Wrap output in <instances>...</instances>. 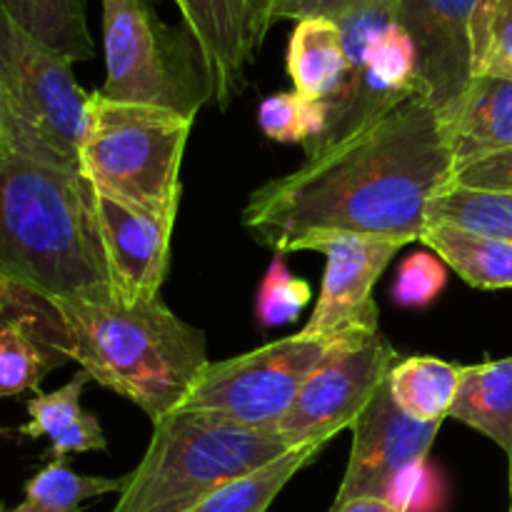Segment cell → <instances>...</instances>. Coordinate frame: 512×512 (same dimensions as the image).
<instances>
[{
	"label": "cell",
	"instance_id": "1",
	"mask_svg": "<svg viewBox=\"0 0 512 512\" xmlns=\"http://www.w3.org/2000/svg\"><path fill=\"white\" fill-rule=\"evenodd\" d=\"M455 165L438 110L413 95L298 170L253 190L243 225L278 255L308 250L325 235H360L408 245Z\"/></svg>",
	"mask_w": 512,
	"mask_h": 512
},
{
	"label": "cell",
	"instance_id": "2",
	"mask_svg": "<svg viewBox=\"0 0 512 512\" xmlns=\"http://www.w3.org/2000/svg\"><path fill=\"white\" fill-rule=\"evenodd\" d=\"M0 283L53 300L115 303L93 185L78 168L0 145Z\"/></svg>",
	"mask_w": 512,
	"mask_h": 512
},
{
	"label": "cell",
	"instance_id": "3",
	"mask_svg": "<svg viewBox=\"0 0 512 512\" xmlns=\"http://www.w3.org/2000/svg\"><path fill=\"white\" fill-rule=\"evenodd\" d=\"M68 328V355L90 380L138 405L160 423L208 368L203 330L180 320L160 295L138 303L58 300Z\"/></svg>",
	"mask_w": 512,
	"mask_h": 512
},
{
	"label": "cell",
	"instance_id": "4",
	"mask_svg": "<svg viewBox=\"0 0 512 512\" xmlns=\"http://www.w3.org/2000/svg\"><path fill=\"white\" fill-rule=\"evenodd\" d=\"M288 450L275 430L178 410L153 425L148 450L110 512H190L225 483Z\"/></svg>",
	"mask_w": 512,
	"mask_h": 512
},
{
	"label": "cell",
	"instance_id": "5",
	"mask_svg": "<svg viewBox=\"0 0 512 512\" xmlns=\"http://www.w3.org/2000/svg\"><path fill=\"white\" fill-rule=\"evenodd\" d=\"M193 118L88 93L78 170L95 190L178 215L180 165Z\"/></svg>",
	"mask_w": 512,
	"mask_h": 512
},
{
	"label": "cell",
	"instance_id": "6",
	"mask_svg": "<svg viewBox=\"0 0 512 512\" xmlns=\"http://www.w3.org/2000/svg\"><path fill=\"white\" fill-rule=\"evenodd\" d=\"M105 85L113 100L158 105L193 118L213 85L185 25L163 23L150 0H103Z\"/></svg>",
	"mask_w": 512,
	"mask_h": 512
},
{
	"label": "cell",
	"instance_id": "7",
	"mask_svg": "<svg viewBox=\"0 0 512 512\" xmlns=\"http://www.w3.org/2000/svg\"><path fill=\"white\" fill-rule=\"evenodd\" d=\"M343 30L348 73L338 95L328 103L323 135L305 155L323 153L343 143L420 93L418 55L408 30L398 20V0H365L338 20Z\"/></svg>",
	"mask_w": 512,
	"mask_h": 512
},
{
	"label": "cell",
	"instance_id": "8",
	"mask_svg": "<svg viewBox=\"0 0 512 512\" xmlns=\"http://www.w3.org/2000/svg\"><path fill=\"white\" fill-rule=\"evenodd\" d=\"M378 330L340 335H298L275 340L238 358L208 363L180 413H200L245 428L275 430L288 415L310 375L343 345Z\"/></svg>",
	"mask_w": 512,
	"mask_h": 512
},
{
	"label": "cell",
	"instance_id": "9",
	"mask_svg": "<svg viewBox=\"0 0 512 512\" xmlns=\"http://www.w3.org/2000/svg\"><path fill=\"white\" fill-rule=\"evenodd\" d=\"M0 90L30 153L45 163L78 168L88 93L73 65L25 33L0 3Z\"/></svg>",
	"mask_w": 512,
	"mask_h": 512
},
{
	"label": "cell",
	"instance_id": "10",
	"mask_svg": "<svg viewBox=\"0 0 512 512\" xmlns=\"http://www.w3.org/2000/svg\"><path fill=\"white\" fill-rule=\"evenodd\" d=\"M398 363V353L380 330L350 340L310 375L275 433L290 448L325 445L335 433L353 428Z\"/></svg>",
	"mask_w": 512,
	"mask_h": 512
},
{
	"label": "cell",
	"instance_id": "11",
	"mask_svg": "<svg viewBox=\"0 0 512 512\" xmlns=\"http://www.w3.org/2000/svg\"><path fill=\"white\" fill-rule=\"evenodd\" d=\"M440 423H418L395 405L388 380L353 425V448L335 505L355 498H385L398 480L428 460Z\"/></svg>",
	"mask_w": 512,
	"mask_h": 512
},
{
	"label": "cell",
	"instance_id": "12",
	"mask_svg": "<svg viewBox=\"0 0 512 512\" xmlns=\"http://www.w3.org/2000/svg\"><path fill=\"white\" fill-rule=\"evenodd\" d=\"M403 248L393 240L360 235H325L308 250L325 255V278L318 305L310 315L305 335H340L350 330H380L373 288L390 260Z\"/></svg>",
	"mask_w": 512,
	"mask_h": 512
},
{
	"label": "cell",
	"instance_id": "13",
	"mask_svg": "<svg viewBox=\"0 0 512 512\" xmlns=\"http://www.w3.org/2000/svg\"><path fill=\"white\" fill-rule=\"evenodd\" d=\"M100 238L123 303L160 295L170 268V240L178 215L128 203L93 188Z\"/></svg>",
	"mask_w": 512,
	"mask_h": 512
},
{
	"label": "cell",
	"instance_id": "14",
	"mask_svg": "<svg viewBox=\"0 0 512 512\" xmlns=\"http://www.w3.org/2000/svg\"><path fill=\"white\" fill-rule=\"evenodd\" d=\"M473 8L475 0H398V20L418 55L420 93L438 113L473 80Z\"/></svg>",
	"mask_w": 512,
	"mask_h": 512
},
{
	"label": "cell",
	"instance_id": "15",
	"mask_svg": "<svg viewBox=\"0 0 512 512\" xmlns=\"http://www.w3.org/2000/svg\"><path fill=\"white\" fill-rule=\"evenodd\" d=\"M73 363L68 328L53 300L3 283L0 290V398L38 390L48 373Z\"/></svg>",
	"mask_w": 512,
	"mask_h": 512
},
{
	"label": "cell",
	"instance_id": "16",
	"mask_svg": "<svg viewBox=\"0 0 512 512\" xmlns=\"http://www.w3.org/2000/svg\"><path fill=\"white\" fill-rule=\"evenodd\" d=\"M183 25L198 43L213 103H230L243 88L245 65L253 60L248 43V0H178Z\"/></svg>",
	"mask_w": 512,
	"mask_h": 512
},
{
	"label": "cell",
	"instance_id": "17",
	"mask_svg": "<svg viewBox=\"0 0 512 512\" xmlns=\"http://www.w3.org/2000/svg\"><path fill=\"white\" fill-rule=\"evenodd\" d=\"M438 120L455 170L512 148V80L473 78Z\"/></svg>",
	"mask_w": 512,
	"mask_h": 512
},
{
	"label": "cell",
	"instance_id": "18",
	"mask_svg": "<svg viewBox=\"0 0 512 512\" xmlns=\"http://www.w3.org/2000/svg\"><path fill=\"white\" fill-rule=\"evenodd\" d=\"M88 380L90 375L80 370L63 388L30 398L25 403L30 420L15 428V433L28 440L48 438L53 460H65L73 453L108 448V440H105L98 418L80 405V395H83Z\"/></svg>",
	"mask_w": 512,
	"mask_h": 512
},
{
	"label": "cell",
	"instance_id": "19",
	"mask_svg": "<svg viewBox=\"0 0 512 512\" xmlns=\"http://www.w3.org/2000/svg\"><path fill=\"white\" fill-rule=\"evenodd\" d=\"M295 93L330 103L348 73L343 30L335 20L303 18L295 23L285 55Z\"/></svg>",
	"mask_w": 512,
	"mask_h": 512
},
{
	"label": "cell",
	"instance_id": "20",
	"mask_svg": "<svg viewBox=\"0 0 512 512\" xmlns=\"http://www.w3.org/2000/svg\"><path fill=\"white\" fill-rule=\"evenodd\" d=\"M448 418L478 430L512 455V355L463 365Z\"/></svg>",
	"mask_w": 512,
	"mask_h": 512
},
{
	"label": "cell",
	"instance_id": "21",
	"mask_svg": "<svg viewBox=\"0 0 512 512\" xmlns=\"http://www.w3.org/2000/svg\"><path fill=\"white\" fill-rule=\"evenodd\" d=\"M420 243L428 245L473 288H512V245L505 240L470 233L450 223H425Z\"/></svg>",
	"mask_w": 512,
	"mask_h": 512
},
{
	"label": "cell",
	"instance_id": "22",
	"mask_svg": "<svg viewBox=\"0 0 512 512\" xmlns=\"http://www.w3.org/2000/svg\"><path fill=\"white\" fill-rule=\"evenodd\" d=\"M463 365L445 363L430 355L405 358L390 370L388 388L395 405L418 423H440L450 415L458 395Z\"/></svg>",
	"mask_w": 512,
	"mask_h": 512
},
{
	"label": "cell",
	"instance_id": "23",
	"mask_svg": "<svg viewBox=\"0 0 512 512\" xmlns=\"http://www.w3.org/2000/svg\"><path fill=\"white\" fill-rule=\"evenodd\" d=\"M0 3L25 33L33 35L38 43L68 60L70 65L95 58L85 0H0Z\"/></svg>",
	"mask_w": 512,
	"mask_h": 512
},
{
	"label": "cell",
	"instance_id": "24",
	"mask_svg": "<svg viewBox=\"0 0 512 512\" xmlns=\"http://www.w3.org/2000/svg\"><path fill=\"white\" fill-rule=\"evenodd\" d=\"M323 445L310 443L298 445L288 450L280 458L270 460L263 468L253 470L248 475L230 480L223 488L210 493L200 505L190 512H265L273 505V500L283 493L285 485L318 458Z\"/></svg>",
	"mask_w": 512,
	"mask_h": 512
},
{
	"label": "cell",
	"instance_id": "25",
	"mask_svg": "<svg viewBox=\"0 0 512 512\" xmlns=\"http://www.w3.org/2000/svg\"><path fill=\"white\" fill-rule=\"evenodd\" d=\"M125 478H95L80 475L65 460H50L40 473L25 483L23 503L0 512H78L80 505L93 498H103L110 493H123Z\"/></svg>",
	"mask_w": 512,
	"mask_h": 512
},
{
	"label": "cell",
	"instance_id": "26",
	"mask_svg": "<svg viewBox=\"0 0 512 512\" xmlns=\"http://www.w3.org/2000/svg\"><path fill=\"white\" fill-rule=\"evenodd\" d=\"M428 223H450L512 245V195L448 185L428 208Z\"/></svg>",
	"mask_w": 512,
	"mask_h": 512
},
{
	"label": "cell",
	"instance_id": "27",
	"mask_svg": "<svg viewBox=\"0 0 512 512\" xmlns=\"http://www.w3.org/2000/svg\"><path fill=\"white\" fill-rule=\"evenodd\" d=\"M470 45L473 78L512 80V0H475Z\"/></svg>",
	"mask_w": 512,
	"mask_h": 512
},
{
	"label": "cell",
	"instance_id": "28",
	"mask_svg": "<svg viewBox=\"0 0 512 512\" xmlns=\"http://www.w3.org/2000/svg\"><path fill=\"white\" fill-rule=\"evenodd\" d=\"M258 123L260 130L275 143H300L308 148L328 125V103L285 90L260 103Z\"/></svg>",
	"mask_w": 512,
	"mask_h": 512
},
{
	"label": "cell",
	"instance_id": "29",
	"mask_svg": "<svg viewBox=\"0 0 512 512\" xmlns=\"http://www.w3.org/2000/svg\"><path fill=\"white\" fill-rule=\"evenodd\" d=\"M313 293L305 280L295 278L285 265L283 255H275L268 273L260 283L258 300H255V315L263 328H280V325L295 323L310 303Z\"/></svg>",
	"mask_w": 512,
	"mask_h": 512
},
{
	"label": "cell",
	"instance_id": "30",
	"mask_svg": "<svg viewBox=\"0 0 512 512\" xmlns=\"http://www.w3.org/2000/svg\"><path fill=\"white\" fill-rule=\"evenodd\" d=\"M448 283V268L435 253H413L400 263L390 298L408 310H423L438 300Z\"/></svg>",
	"mask_w": 512,
	"mask_h": 512
},
{
	"label": "cell",
	"instance_id": "31",
	"mask_svg": "<svg viewBox=\"0 0 512 512\" xmlns=\"http://www.w3.org/2000/svg\"><path fill=\"white\" fill-rule=\"evenodd\" d=\"M458 188L483 190V193L512 195V148L498 150L493 155L473 160L455 170L453 183Z\"/></svg>",
	"mask_w": 512,
	"mask_h": 512
},
{
	"label": "cell",
	"instance_id": "32",
	"mask_svg": "<svg viewBox=\"0 0 512 512\" xmlns=\"http://www.w3.org/2000/svg\"><path fill=\"white\" fill-rule=\"evenodd\" d=\"M365 0H278L275 5V23L278 20H303V18H328L338 23L343 15L358 8Z\"/></svg>",
	"mask_w": 512,
	"mask_h": 512
},
{
	"label": "cell",
	"instance_id": "33",
	"mask_svg": "<svg viewBox=\"0 0 512 512\" xmlns=\"http://www.w3.org/2000/svg\"><path fill=\"white\" fill-rule=\"evenodd\" d=\"M275 5L278 0H248V43L250 53H258L265 35L275 25Z\"/></svg>",
	"mask_w": 512,
	"mask_h": 512
},
{
	"label": "cell",
	"instance_id": "34",
	"mask_svg": "<svg viewBox=\"0 0 512 512\" xmlns=\"http://www.w3.org/2000/svg\"><path fill=\"white\" fill-rule=\"evenodd\" d=\"M0 145L35 158V155L30 153V145H28V140H25L23 130H20V125L15 123V115H13V110H10L8 100H5L3 90H0Z\"/></svg>",
	"mask_w": 512,
	"mask_h": 512
},
{
	"label": "cell",
	"instance_id": "35",
	"mask_svg": "<svg viewBox=\"0 0 512 512\" xmlns=\"http://www.w3.org/2000/svg\"><path fill=\"white\" fill-rule=\"evenodd\" d=\"M330 512H408L405 508H400L398 503L385 498H355L348 500V503L333 505Z\"/></svg>",
	"mask_w": 512,
	"mask_h": 512
},
{
	"label": "cell",
	"instance_id": "36",
	"mask_svg": "<svg viewBox=\"0 0 512 512\" xmlns=\"http://www.w3.org/2000/svg\"><path fill=\"white\" fill-rule=\"evenodd\" d=\"M512 512V455H510V510Z\"/></svg>",
	"mask_w": 512,
	"mask_h": 512
},
{
	"label": "cell",
	"instance_id": "37",
	"mask_svg": "<svg viewBox=\"0 0 512 512\" xmlns=\"http://www.w3.org/2000/svg\"><path fill=\"white\" fill-rule=\"evenodd\" d=\"M0 290H3V283H0Z\"/></svg>",
	"mask_w": 512,
	"mask_h": 512
},
{
	"label": "cell",
	"instance_id": "38",
	"mask_svg": "<svg viewBox=\"0 0 512 512\" xmlns=\"http://www.w3.org/2000/svg\"><path fill=\"white\" fill-rule=\"evenodd\" d=\"M173 3H178V0H173Z\"/></svg>",
	"mask_w": 512,
	"mask_h": 512
}]
</instances>
